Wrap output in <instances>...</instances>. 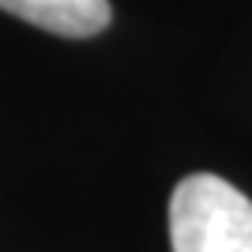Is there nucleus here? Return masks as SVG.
Returning <instances> with one entry per match:
<instances>
[{
	"mask_svg": "<svg viewBox=\"0 0 252 252\" xmlns=\"http://www.w3.org/2000/svg\"><path fill=\"white\" fill-rule=\"evenodd\" d=\"M173 252H252V200L219 173H189L169 196Z\"/></svg>",
	"mask_w": 252,
	"mask_h": 252,
	"instance_id": "1",
	"label": "nucleus"
},
{
	"mask_svg": "<svg viewBox=\"0 0 252 252\" xmlns=\"http://www.w3.org/2000/svg\"><path fill=\"white\" fill-rule=\"evenodd\" d=\"M0 11H11L61 38H94L113 19L109 0H0Z\"/></svg>",
	"mask_w": 252,
	"mask_h": 252,
	"instance_id": "2",
	"label": "nucleus"
}]
</instances>
